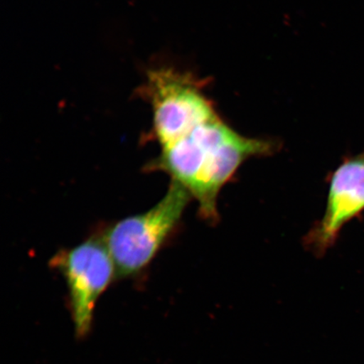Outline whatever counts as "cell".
Returning <instances> with one entry per match:
<instances>
[{"instance_id": "6da1fadb", "label": "cell", "mask_w": 364, "mask_h": 364, "mask_svg": "<svg viewBox=\"0 0 364 364\" xmlns=\"http://www.w3.org/2000/svg\"><path fill=\"white\" fill-rule=\"evenodd\" d=\"M154 168L166 171L199 204L203 220L218 222V198L247 159L270 156L277 144L245 136L218 116L200 124L184 138L162 148Z\"/></svg>"}, {"instance_id": "7a4b0ae2", "label": "cell", "mask_w": 364, "mask_h": 364, "mask_svg": "<svg viewBox=\"0 0 364 364\" xmlns=\"http://www.w3.org/2000/svg\"><path fill=\"white\" fill-rule=\"evenodd\" d=\"M192 198L183 186L172 181L165 197L156 206L109 228L102 240L115 264L117 277L134 275L152 261L178 227Z\"/></svg>"}, {"instance_id": "3957f363", "label": "cell", "mask_w": 364, "mask_h": 364, "mask_svg": "<svg viewBox=\"0 0 364 364\" xmlns=\"http://www.w3.org/2000/svg\"><path fill=\"white\" fill-rule=\"evenodd\" d=\"M145 90L152 105L154 134L162 148L218 116L202 92L201 82L190 75L159 68L149 73Z\"/></svg>"}, {"instance_id": "277c9868", "label": "cell", "mask_w": 364, "mask_h": 364, "mask_svg": "<svg viewBox=\"0 0 364 364\" xmlns=\"http://www.w3.org/2000/svg\"><path fill=\"white\" fill-rule=\"evenodd\" d=\"M65 277L77 335L92 326L95 306L117 276L115 264L102 239L91 238L53 258Z\"/></svg>"}, {"instance_id": "5b68a950", "label": "cell", "mask_w": 364, "mask_h": 364, "mask_svg": "<svg viewBox=\"0 0 364 364\" xmlns=\"http://www.w3.org/2000/svg\"><path fill=\"white\" fill-rule=\"evenodd\" d=\"M324 216L309 231L306 244L322 256L343 228L364 212V152L345 159L332 173Z\"/></svg>"}]
</instances>
